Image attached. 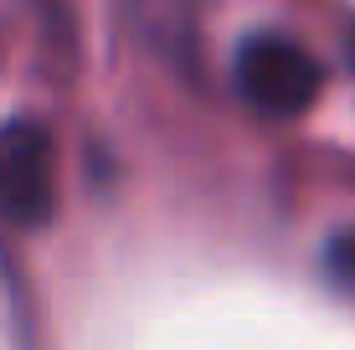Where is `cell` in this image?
Returning <instances> with one entry per match:
<instances>
[{
    "label": "cell",
    "instance_id": "cell-4",
    "mask_svg": "<svg viewBox=\"0 0 355 350\" xmlns=\"http://www.w3.org/2000/svg\"><path fill=\"white\" fill-rule=\"evenodd\" d=\"M324 279H329L335 294H345L355 304V227L329 237V247H324Z\"/></svg>",
    "mask_w": 355,
    "mask_h": 350
},
{
    "label": "cell",
    "instance_id": "cell-1",
    "mask_svg": "<svg viewBox=\"0 0 355 350\" xmlns=\"http://www.w3.org/2000/svg\"><path fill=\"white\" fill-rule=\"evenodd\" d=\"M232 82H237L242 103L258 108L263 119H299L320 98L324 72L304 42H293L284 31H258L237 46Z\"/></svg>",
    "mask_w": 355,
    "mask_h": 350
},
{
    "label": "cell",
    "instance_id": "cell-2",
    "mask_svg": "<svg viewBox=\"0 0 355 350\" xmlns=\"http://www.w3.org/2000/svg\"><path fill=\"white\" fill-rule=\"evenodd\" d=\"M57 201V175H52V139L31 119L0 124V227L36 232L46 227Z\"/></svg>",
    "mask_w": 355,
    "mask_h": 350
},
{
    "label": "cell",
    "instance_id": "cell-3",
    "mask_svg": "<svg viewBox=\"0 0 355 350\" xmlns=\"http://www.w3.org/2000/svg\"><path fill=\"white\" fill-rule=\"evenodd\" d=\"M124 10L165 57H191L206 0H124Z\"/></svg>",
    "mask_w": 355,
    "mask_h": 350
}]
</instances>
